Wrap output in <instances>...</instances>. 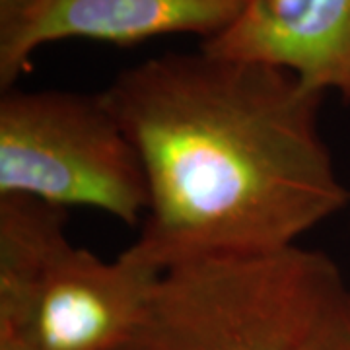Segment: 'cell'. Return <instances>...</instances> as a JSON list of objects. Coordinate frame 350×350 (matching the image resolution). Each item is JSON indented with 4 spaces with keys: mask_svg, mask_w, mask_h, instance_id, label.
<instances>
[{
    "mask_svg": "<svg viewBox=\"0 0 350 350\" xmlns=\"http://www.w3.org/2000/svg\"><path fill=\"white\" fill-rule=\"evenodd\" d=\"M103 94L148 185L126 251L158 271L199 255L296 245L349 206L319 129L325 96L282 68L199 47L135 64Z\"/></svg>",
    "mask_w": 350,
    "mask_h": 350,
    "instance_id": "6da1fadb",
    "label": "cell"
},
{
    "mask_svg": "<svg viewBox=\"0 0 350 350\" xmlns=\"http://www.w3.org/2000/svg\"><path fill=\"white\" fill-rule=\"evenodd\" d=\"M117 350H350V284L300 243L165 267Z\"/></svg>",
    "mask_w": 350,
    "mask_h": 350,
    "instance_id": "7a4b0ae2",
    "label": "cell"
},
{
    "mask_svg": "<svg viewBox=\"0 0 350 350\" xmlns=\"http://www.w3.org/2000/svg\"><path fill=\"white\" fill-rule=\"evenodd\" d=\"M66 224L63 206L0 197V333L27 350H117L162 271L126 250L105 261Z\"/></svg>",
    "mask_w": 350,
    "mask_h": 350,
    "instance_id": "3957f363",
    "label": "cell"
},
{
    "mask_svg": "<svg viewBox=\"0 0 350 350\" xmlns=\"http://www.w3.org/2000/svg\"><path fill=\"white\" fill-rule=\"evenodd\" d=\"M10 195L142 224L144 167L103 90L2 92L0 197Z\"/></svg>",
    "mask_w": 350,
    "mask_h": 350,
    "instance_id": "277c9868",
    "label": "cell"
},
{
    "mask_svg": "<svg viewBox=\"0 0 350 350\" xmlns=\"http://www.w3.org/2000/svg\"><path fill=\"white\" fill-rule=\"evenodd\" d=\"M247 0H14L0 4V88L10 90L41 47L88 39L135 45L163 36H218Z\"/></svg>",
    "mask_w": 350,
    "mask_h": 350,
    "instance_id": "5b68a950",
    "label": "cell"
},
{
    "mask_svg": "<svg viewBox=\"0 0 350 350\" xmlns=\"http://www.w3.org/2000/svg\"><path fill=\"white\" fill-rule=\"evenodd\" d=\"M200 49L282 68L350 105V0H247Z\"/></svg>",
    "mask_w": 350,
    "mask_h": 350,
    "instance_id": "8992f818",
    "label": "cell"
},
{
    "mask_svg": "<svg viewBox=\"0 0 350 350\" xmlns=\"http://www.w3.org/2000/svg\"><path fill=\"white\" fill-rule=\"evenodd\" d=\"M0 350H27L25 347H22L16 338L8 337L4 333H0Z\"/></svg>",
    "mask_w": 350,
    "mask_h": 350,
    "instance_id": "52a82bcc",
    "label": "cell"
},
{
    "mask_svg": "<svg viewBox=\"0 0 350 350\" xmlns=\"http://www.w3.org/2000/svg\"><path fill=\"white\" fill-rule=\"evenodd\" d=\"M8 2H14V0H0V4H8Z\"/></svg>",
    "mask_w": 350,
    "mask_h": 350,
    "instance_id": "ba28073f",
    "label": "cell"
}]
</instances>
